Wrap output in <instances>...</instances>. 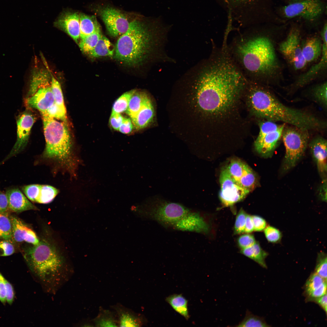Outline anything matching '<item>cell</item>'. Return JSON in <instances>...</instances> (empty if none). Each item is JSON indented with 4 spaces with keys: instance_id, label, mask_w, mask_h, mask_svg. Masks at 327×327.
<instances>
[{
    "instance_id": "cell-1",
    "label": "cell",
    "mask_w": 327,
    "mask_h": 327,
    "mask_svg": "<svg viewBox=\"0 0 327 327\" xmlns=\"http://www.w3.org/2000/svg\"><path fill=\"white\" fill-rule=\"evenodd\" d=\"M193 73L197 104L210 120L213 136L239 131L243 126L240 104L246 78L233 65L219 60L203 64Z\"/></svg>"
},
{
    "instance_id": "cell-2",
    "label": "cell",
    "mask_w": 327,
    "mask_h": 327,
    "mask_svg": "<svg viewBox=\"0 0 327 327\" xmlns=\"http://www.w3.org/2000/svg\"><path fill=\"white\" fill-rule=\"evenodd\" d=\"M246 28L227 44L230 56L248 80L278 84L283 79V68L277 53V36L266 28Z\"/></svg>"
},
{
    "instance_id": "cell-3",
    "label": "cell",
    "mask_w": 327,
    "mask_h": 327,
    "mask_svg": "<svg viewBox=\"0 0 327 327\" xmlns=\"http://www.w3.org/2000/svg\"><path fill=\"white\" fill-rule=\"evenodd\" d=\"M268 85L249 81L243 96L252 114L257 117L284 124L308 130H320L326 123L309 112L287 106L271 92Z\"/></svg>"
},
{
    "instance_id": "cell-4",
    "label": "cell",
    "mask_w": 327,
    "mask_h": 327,
    "mask_svg": "<svg viewBox=\"0 0 327 327\" xmlns=\"http://www.w3.org/2000/svg\"><path fill=\"white\" fill-rule=\"evenodd\" d=\"M170 26L160 17L147 21L136 19L130 22L127 31L116 44L115 58L129 65L142 62L150 53L158 39L165 35Z\"/></svg>"
},
{
    "instance_id": "cell-5",
    "label": "cell",
    "mask_w": 327,
    "mask_h": 327,
    "mask_svg": "<svg viewBox=\"0 0 327 327\" xmlns=\"http://www.w3.org/2000/svg\"><path fill=\"white\" fill-rule=\"evenodd\" d=\"M46 146L42 157L55 162L73 175L77 160L72 152V142L67 124L41 114Z\"/></svg>"
},
{
    "instance_id": "cell-6",
    "label": "cell",
    "mask_w": 327,
    "mask_h": 327,
    "mask_svg": "<svg viewBox=\"0 0 327 327\" xmlns=\"http://www.w3.org/2000/svg\"><path fill=\"white\" fill-rule=\"evenodd\" d=\"M24 257L29 268L42 282L52 283L63 272L64 262L56 248L45 240L25 249Z\"/></svg>"
},
{
    "instance_id": "cell-7",
    "label": "cell",
    "mask_w": 327,
    "mask_h": 327,
    "mask_svg": "<svg viewBox=\"0 0 327 327\" xmlns=\"http://www.w3.org/2000/svg\"><path fill=\"white\" fill-rule=\"evenodd\" d=\"M291 126H285L282 136L286 149L283 166L285 171L295 166L304 154L309 139L308 130Z\"/></svg>"
},
{
    "instance_id": "cell-8",
    "label": "cell",
    "mask_w": 327,
    "mask_h": 327,
    "mask_svg": "<svg viewBox=\"0 0 327 327\" xmlns=\"http://www.w3.org/2000/svg\"><path fill=\"white\" fill-rule=\"evenodd\" d=\"M301 34L298 27H292L286 37L278 43L277 46L289 65L296 71L304 69L307 64L302 54Z\"/></svg>"
},
{
    "instance_id": "cell-9",
    "label": "cell",
    "mask_w": 327,
    "mask_h": 327,
    "mask_svg": "<svg viewBox=\"0 0 327 327\" xmlns=\"http://www.w3.org/2000/svg\"><path fill=\"white\" fill-rule=\"evenodd\" d=\"M227 12L230 22H237L242 27L255 24V16L258 0H216Z\"/></svg>"
},
{
    "instance_id": "cell-10",
    "label": "cell",
    "mask_w": 327,
    "mask_h": 327,
    "mask_svg": "<svg viewBox=\"0 0 327 327\" xmlns=\"http://www.w3.org/2000/svg\"><path fill=\"white\" fill-rule=\"evenodd\" d=\"M282 10L286 18L300 17L308 21H313L321 16L325 6L321 0H298L289 3Z\"/></svg>"
},
{
    "instance_id": "cell-11",
    "label": "cell",
    "mask_w": 327,
    "mask_h": 327,
    "mask_svg": "<svg viewBox=\"0 0 327 327\" xmlns=\"http://www.w3.org/2000/svg\"><path fill=\"white\" fill-rule=\"evenodd\" d=\"M219 197L225 207L233 205L244 199L250 192L239 185L232 177L227 166L222 169L220 177Z\"/></svg>"
},
{
    "instance_id": "cell-12",
    "label": "cell",
    "mask_w": 327,
    "mask_h": 327,
    "mask_svg": "<svg viewBox=\"0 0 327 327\" xmlns=\"http://www.w3.org/2000/svg\"><path fill=\"white\" fill-rule=\"evenodd\" d=\"M189 211L180 204L157 199L152 203L149 213L155 220L173 225Z\"/></svg>"
},
{
    "instance_id": "cell-13",
    "label": "cell",
    "mask_w": 327,
    "mask_h": 327,
    "mask_svg": "<svg viewBox=\"0 0 327 327\" xmlns=\"http://www.w3.org/2000/svg\"><path fill=\"white\" fill-rule=\"evenodd\" d=\"M320 36L322 41V53L317 62L307 71L299 75L290 85V88L297 89L326 75L327 69V31H322Z\"/></svg>"
},
{
    "instance_id": "cell-14",
    "label": "cell",
    "mask_w": 327,
    "mask_h": 327,
    "mask_svg": "<svg viewBox=\"0 0 327 327\" xmlns=\"http://www.w3.org/2000/svg\"><path fill=\"white\" fill-rule=\"evenodd\" d=\"M99 13L111 36L114 37L120 36L127 30L130 22L119 10L106 7L100 9Z\"/></svg>"
},
{
    "instance_id": "cell-15",
    "label": "cell",
    "mask_w": 327,
    "mask_h": 327,
    "mask_svg": "<svg viewBox=\"0 0 327 327\" xmlns=\"http://www.w3.org/2000/svg\"><path fill=\"white\" fill-rule=\"evenodd\" d=\"M226 166L232 177L241 186L250 192L256 187V176L246 163L239 159H233Z\"/></svg>"
},
{
    "instance_id": "cell-16",
    "label": "cell",
    "mask_w": 327,
    "mask_h": 327,
    "mask_svg": "<svg viewBox=\"0 0 327 327\" xmlns=\"http://www.w3.org/2000/svg\"><path fill=\"white\" fill-rule=\"evenodd\" d=\"M35 121L34 116L28 112L24 113L19 117L17 121L16 141L9 154L0 163V165L23 150L27 144L30 131Z\"/></svg>"
},
{
    "instance_id": "cell-17",
    "label": "cell",
    "mask_w": 327,
    "mask_h": 327,
    "mask_svg": "<svg viewBox=\"0 0 327 327\" xmlns=\"http://www.w3.org/2000/svg\"><path fill=\"white\" fill-rule=\"evenodd\" d=\"M285 126V124H282L278 129L272 132L259 131L254 146L255 150L259 155L266 158L272 156Z\"/></svg>"
},
{
    "instance_id": "cell-18",
    "label": "cell",
    "mask_w": 327,
    "mask_h": 327,
    "mask_svg": "<svg viewBox=\"0 0 327 327\" xmlns=\"http://www.w3.org/2000/svg\"><path fill=\"white\" fill-rule=\"evenodd\" d=\"M110 308L116 314L118 326L141 327L147 325V320L144 315L136 312L121 303L111 305Z\"/></svg>"
},
{
    "instance_id": "cell-19",
    "label": "cell",
    "mask_w": 327,
    "mask_h": 327,
    "mask_svg": "<svg viewBox=\"0 0 327 327\" xmlns=\"http://www.w3.org/2000/svg\"><path fill=\"white\" fill-rule=\"evenodd\" d=\"M177 229L206 234L210 230V225L204 218L198 213L189 212L173 225Z\"/></svg>"
},
{
    "instance_id": "cell-20",
    "label": "cell",
    "mask_w": 327,
    "mask_h": 327,
    "mask_svg": "<svg viewBox=\"0 0 327 327\" xmlns=\"http://www.w3.org/2000/svg\"><path fill=\"white\" fill-rule=\"evenodd\" d=\"M327 144L326 139L318 136L314 138L309 145L312 158L323 179L326 178Z\"/></svg>"
},
{
    "instance_id": "cell-21",
    "label": "cell",
    "mask_w": 327,
    "mask_h": 327,
    "mask_svg": "<svg viewBox=\"0 0 327 327\" xmlns=\"http://www.w3.org/2000/svg\"><path fill=\"white\" fill-rule=\"evenodd\" d=\"M54 96L51 86L46 85L39 88L35 93L27 100L28 105L44 113L54 103Z\"/></svg>"
},
{
    "instance_id": "cell-22",
    "label": "cell",
    "mask_w": 327,
    "mask_h": 327,
    "mask_svg": "<svg viewBox=\"0 0 327 327\" xmlns=\"http://www.w3.org/2000/svg\"><path fill=\"white\" fill-rule=\"evenodd\" d=\"M54 25L68 34L76 42L80 38L79 17L77 12L63 13L55 22Z\"/></svg>"
},
{
    "instance_id": "cell-23",
    "label": "cell",
    "mask_w": 327,
    "mask_h": 327,
    "mask_svg": "<svg viewBox=\"0 0 327 327\" xmlns=\"http://www.w3.org/2000/svg\"><path fill=\"white\" fill-rule=\"evenodd\" d=\"M12 225V238L13 241H25L36 245L40 240L35 232L19 218L10 216Z\"/></svg>"
},
{
    "instance_id": "cell-24",
    "label": "cell",
    "mask_w": 327,
    "mask_h": 327,
    "mask_svg": "<svg viewBox=\"0 0 327 327\" xmlns=\"http://www.w3.org/2000/svg\"><path fill=\"white\" fill-rule=\"evenodd\" d=\"M5 194L8 199V209L12 212H21L30 210H38L18 188L8 189Z\"/></svg>"
},
{
    "instance_id": "cell-25",
    "label": "cell",
    "mask_w": 327,
    "mask_h": 327,
    "mask_svg": "<svg viewBox=\"0 0 327 327\" xmlns=\"http://www.w3.org/2000/svg\"><path fill=\"white\" fill-rule=\"evenodd\" d=\"M301 45L302 55L307 64L320 58L322 48V41L320 35H315L302 39Z\"/></svg>"
},
{
    "instance_id": "cell-26",
    "label": "cell",
    "mask_w": 327,
    "mask_h": 327,
    "mask_svg": "<svg viewBox=\"0 0 327 327\" xmlns=\"http://www.w3.org/2000/svg\"><path fill=\"white\" fill-rule=\"evenodd\" d=\"M327 293V280L315 272L311 274L305 284L304 294L307 301H312Z\"/></svg>"
},
{
    "instance_id": "cell-27",
    "label": "cell",
    "mask_w": 327,
    "mask_h": 327,
    "mask_svg": "<svg viewBox=\"0 0 327 327\" xmlns=\"http://www.w3.org/2000/svg\"><path fill=\"white\" fill-rule=\"evenodd\" d=\"M154 116V106L149 97L135 116L131 119L134 128L140 130L146 127L152 121Z\"/></svg>"
},
{
    "instance_id": "cell-28",
    "label": "cell",
    "mask_w": 327,
    "mask_h": 327,
    "mask_svg": "<svg viewBox=\"0 0 327 327\" xmlns=\"http://www.w3.org/2000/svg\"><path fill=\"white\" fill-rule=\"evenodd\" d=\"M92 320L96 327L118 326V320L115 312L101 306L99 307L97 316Z\"/></svg>"
},
{
    "instance_id": "cell-29",
    "label": "cell",
    "mask_w": 327,
    "mask_h": 327,
    "mask_svg": "<svg viewBox=\"0 0 327 327\" xmlns=\"http://www.w3.org/2000/svg\"><path fill=\"white\" fill-rule=\"evenodd\" d=\"M240 253L253 260L261 267L267 268L265 259L268 254L262 248L259 243L256 242L251 246L241 249Z\"/></svg>"
},
{
    "instance_id": "cell-30",
    "label": "cell",
    "mask_w": 327,
    "mask_h": 327,
    "mask_svg": "<svg viewBox=\"0 0 327 327\" xmlns=\"http://www.w3.org/2000/svg\"><path fill=\"white\" fill-rule=\"evenodd\" d=\"M165 301L177 312L186 320L190 318L188 308V301L182 294H174L167 297Z\"/></svg>"
},
{
    "instance_id": "cell-31",
    "label": "cell",
    "mask_w": 327,
    "mask_h": 327,
    "mask_svg": "<svg viewBox=\"0 0 327 327\" xmlns=\"http://www.w3.org/2000/svg\"><path fill=\"white\" fill-rule=\"evenodd\" d=\"M79 17L81 39L100 29L95 16L81 13Z\"/></svg>"
},
{
    "instance_id": "cell-32",
    "label": "cell",
    "mask_w": 327,
    "mask_h": 327,
    "mask_svg": "<svg viewBox=\"0 0 327 327\" xmlns=\"http://www.w3.org/2000/svg\"><path fill=\"white\" fill-rule=\"evenodd\" d=\"M114 49L109 40L102 35L96 45L88 54L93 58L112 57L113 55Z\"/></svg>"
},
{
    "instance_id": "cell-33",
    "label": "cell",
    "mask_w": 327,
    "mask_h": 327,
    "mask_svg": "<svg viewBox=\"0 0 327 327\" xmlns=\"http://www.w3.org/2000/svg\"><path fill=\"white\" fill-rule=\"evenodd\" d=\"M148 97L145 92L137 90L132 95L125 111L131 119L135 116Z\"/></svg>"
},
{
    "instance_id": "cell-34",
    "label": "cell",
    "mask_w": 327,
    "mask_h": 327,
    "mask_svg": "<svg viewBox=\"0 0 327 327\" xmlns=\"http://www.w3.org/2000/svg\"><path fill=\"white\" fill-rule=\"evenodd\" d=\"M326 81L319 83L312 88L311 94L315 102L325 109L327 105Z\"/></svg>"
},
{
    "instance_id": "cell-35",
    "label": "cell",
    "mask_w": 327,
    "mask_h": 327,
    "mask_svg": "<svg viewBox=\"0 0 327 327\" xmlns=\"http://www.w3.org/2000/svg\"><path fill=\"white\" fill-rule=\"evenodd\" d=\"M0 238L11 243L14 242L10 216L6 212L0 213Z\"/></svg>"
},
{
    "instance_id": "cell-36",
    "label": "cell",
    "mask_w": 327,
    "mask_h": 327,
    "mask_svg": "<svg viewBox=\"0 0 327 327\" xmlns=\"http://www.w3.org/2000/svg\"><path fill=\"white\" fill-rule=\"evenodd\" d=\"M102 34L100 30L81 38L79 44L83 52L88 53L94 48Z\"/></svg>"
},
{
    "instance_id": "cell-37",
    "label": "cell",
    "mask_w": 327,
    "mask_h": 327,
    "mask_svg": "<svg viewBox=\"0 0 327 327\" xmlns=\"http://www.w3.org/2000/svg\"><path fill=\"white\" fill-rule=\"evenodd\" d=\"M59 190L49 185H40L39 196L36 203L47 204L51 202L59 193Z\"/></svg>"
},
{
    "instance_id": "cell-38",
    "label": "cell",
    "mask_w": 327,
    "mask_h": 327,
    "mask_svg": "<svg viewBox=\"0 0 327 327\" xmlns=\"http://www.w3.org/2000/svg\"><path fill=\"white\" fill-rule=\"evenodd\" d=\"M237 327H269L264 319L254 315L248 310L246 311L244 319L236 326Z\"/></svg>"
},
{
    "instance_id": "cell-39",
    "label": "cell",
    "mask_w": 327,
    "mask_h": 327,
    "mask_svg": "<svg viewBox=\"0 0 327 327\" xmlns=\"http://www.w3.org/2000/svg\"><path fill=\"white\" fill-rule=\"evenodd\" d=\"M136 90L133 89L125 92L117 98L113 104L111 112L121 113L125 112L130 99Z\"/></svg>"
},
{
    "instance_id": "cell-40",
    "label": "cell",
    "mask_w": 327,
    "mask_h": 327,
    "mask_svg": "<svg viewBox=\"0 0 327 327\" xmlns=\"http://www.w3.org/2000/svg\"><path fill=\"white\" fill-rule=\"evenodd\" d=\"M51 75V87L54 96V103L62 109L66 111L60 84L52 74Z\"/></svg>"
},
{
    "instance_id": "cell-41",
    "label": "cell",
    "mask_w": 327,
    "mask_h": 327,
    "mask_svg": "<svg viewBox=\"0 0 327 327\" xmlns=\"http://www.w3.org/2000/svg\"><path fill=\"white\" fill-rule=\"evenodd\" d=\"M315 272L327 280V255L323 252L318 254Z\"/></svg>"
},
{
    "instance_id": "cell-42",
    "label": "cell",
    "mask_w": 327,
    "mask_h": 327,
    "mask_svg": "<svg viewBox=\"0 0 327 327\" xmlns=\"http://www.w3.org/2000/svg\"><path fill=\"white\" fill-rule=\"evenodd\" d=\"M41 114H45L55 119L60 120L67 124L66 111L62 109L55 103L45 112Z\"/></svg>"
},
{
    "instance_id": "cell-43",
    "label": "cell",
    "mask_w": 327,
    "mask_h": 327,
    "mask_svg": "<svg viewBox=\"0 0 327 327\" xmlns=\"http://www.w3.org/2000/svg\"><path fill=\"white\" fill-rule=\"evenodd\" d=\"M40 188V184H32L24 186L21 189L28 199L36 202L39 195Z\"/></svg>"
},
{
    "instance_id": "cell-44",
    "label": "cell",
    "mask_w": 327,
    "mask_h": 327,
    "mask_svg": "<svg viewBox=\"0 0 327 327\" xmlns=\"http://www.w3.org/2000/svg\"><path fill=\"white\" fill-rule=\"evenodd\" d=\"M247 213L242 208L238 212L236 218L234 228L235 235L242 234L245 233L246 216Z\"/></svg>"
},
{
    "instance_id": "cell-45",
    "label": "cell",
    "mask_w": 327,
    "mask_h": 327,
    "mask_svg": "<svg viewBox=\"0 0 327 327\" xmlns=\"http://www.w3.org/2000/svg\"><path fill=\"white\" fill-rule=\"evenodd\" d=\"M264 230L265 236L268 242L276 243L281 239V233L276 228L269 226L266 227Z\"/></svg>"
},
{
    "instance_id": "cell-46",
    "label": "cell",
    "mask_w": 327,
    "mask_h": 327,
    "mask_svg": "<svg viewBox=\"0 0 327 327\" xmlns=\"http://www.w3.org/2000/svg\"><path fill=\"white\" fill-rule=\"evenodd\" d=\"M256 242L254 236L249 233H246L240 236L237 240V244L239 246L243 249L253 245Z\"/></svg>"
},
{
    "instance_id": "cell-47",
    "label": "cell",
    "mask_w": 327,
    "mask_h": 327,
    "mask_svg": "<svg viewBox=\"0 0 327 327\" xmlns=\"http://www.w3.org/2000/svg\"><path fill=\"white\" fill-rule=\"evenodd\" d=\"M15 249L11 242L5 240L0 241V256H7L13 254Z\"/></svg>"
},
{
    "instance_id": "cell-48",
    "label": "cell",
    "mask_w": 327,
    "mask_h": 327,
    "mask_svg": "<svg viewBox=\"0 0 327 327\" xmlns=\"http://www.w3.org/2000/svg\"><path fill=\"white\" fill-rule=\"evenodd\" d=\"M124 118L121 113L111 112L109 120L111 127L114 130L118 131Z\"/></svg>"
},
{
    "instance_id": "cell-49",
    "label": "cell",
    "mask_w": 327,
    "mask_h": 327,
    "mask_svg": "<svg viewBox=\"0 0 327 327\" xmlns=\"http://www.w3.org/2000/svg\"><path fill=\"white\" fill-rule=\"evenodd\" d=\"M253 224L254 230L261 231L266 227L267 223L265 220L262 217L257 215L252 216Z\"/></svg>"
},
{
    "instance_id": "cell-50",
    "label": "cell",
    "mask_w": 327,
    "mask_h": 327,
    "mask_svg": "<svg viewBox=\"0 0 327 327\" xmlns=\"http://www.w3.org/2000/svg\"><path fill=\"white\" fill-rule=\"evenodd\" d=\"M0 279L3 282L5 287L6 292V301L11 304L14 298V293L11 284L0 273Z\"/></svg>"
},
{
    "instance_id": "cell-51",
    "label": "cell",
    "mask_w": 327,
    "mask_h": 327,
    "mask_svg": "<svg viewBox=\"0 0 327 327\" xmlns=\"http://www.w3.org/2000/svg\"><path fill=\"white\" fill-rule=\"evenodd\" d=\"M134 128L130 118L124 117L118 131L122 133L127 134L130 133Z\"/></svg>"
},
{
    "instance_id": "cell-52",
    "label": "cell",
    "mask_w": 327,
    "mask_h": 327,
    "mask_svg": "<svg viewBox=\"0 0 327 327\" xmlns=\"http://www.w3.org/2000/svg\"><path fill=\"white\" fill-rule=\"evenodd\" d=\"M8 209V203L6 195L0 190V213L6 212Z\"/></svg>"
},
{
    "instance_id": "cell-53",
    "label": "cell",
    "mask_w": 327,
    "mask_h": 327,
    "mask_svg": "<svg viewBox=\"0 0 327 327\" xmlns=\"http://www.w3.org/2000/svg\"><path fill=\"white\" fill-rule=\"evenodd\" d=\"M312 302L316 303L327 314V293L322 296L314 299Z\"/></svg>"
},
{
    "instance_id": "cell-54",
    "label": "cell",
    "mask_w": 327,
    "mask_h": 327,
    "mask_svg": "<svg viewBox=\"0 0 327 327\" xmlns=\"http://www.w3.org/2000/svg\"><path fill=\"white\" fill-rule=\"evenodd\" d=\"M253 231L254 226L252 216L247 214L246 216L245 233H249Z\"/></svg>"
},
{
    "instance_id": "cell-55",
    "label": "cell",
    "mask_w": 327,
    "mask_h": 327,
    "mask_svg": "<svg viewBox=\"0 0 327 327\" xmlns=\"http://www.w3.org/2000/svg\"><path fill=\"white\" fill-rule=\"evenodd\" d=\"M327 180L326 178L323 179L322 183L319 188V195L321 198L324 201H326L327 199L326 196V189H327Z\"/></svg>"
},
{
    "instance_id": "cell-56",
    "label": "cell",
    "mask_w": 327,
    "mask_h": 327,
    "mask_svg": "<svg viewBox=\"0 0 327 327\" xmlns=\"http://www.w3.org/2000/svg\"><path fill=\"white\" fill-rule=\"evenodd\" d=\"M0 301L4 303L6 301V292L3 282L0 279Z\"/></svg>"
},
{
    "instance_id": "cell-57",
    "label": "cell",
    "mask_w": 327,
    "mask_h": 327,
    "mask_svg": "<svg viewBox=\"0 0 327 327\" xmlns=\"http://www.w3.org/2000/svg\"><path fill=\"white\" fill-rule=\"evenodd\" d=\"M288 0L289 1V2H294V1H297L298 0Z\"/></svg>"
}]
</instances>
